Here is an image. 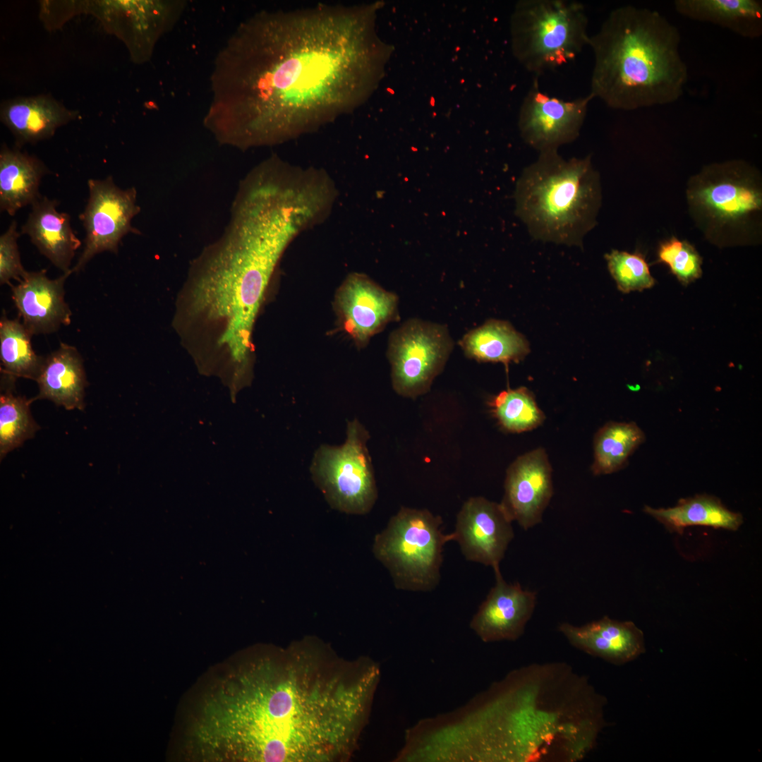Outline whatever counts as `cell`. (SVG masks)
<instances>
[{"label":"cell","instance_id":"obj_1","mask_svg":"<svg viewBox=\"0 0 762 762\" xmlns=\"http://www.w3.org/2000/svg\"><path fill=\"white\" fill-rule=\"evenodd\" d=\"M380 679L373 659L344 658L307 636L240 664L205 698L193 737L217 761H345Z\"/></svg>","mask_w":762,"mask_h":762},{"label":"cell","instance_id":"obj_2","mask_svg":"<svg viewBox=\"0 0 762 762\" xmlns=\"http://www.w3.org/2000/svg\"><path fill=\"white\" fill-rule=\"evenodd\" d=\"M349 12H262L217 53L203 124L241 150L272 145L350 107L357 53Z\"/></svg>","mask_w":762,"mask_h":762},{"label":"cell","instance_id":"obj_3","mask_svg":"<svg viewBox=\"0 0 762 762\" xmlns=\"http://www.w3.org/2000/svg\"><path fill=\"white\" fill-rule=\"evenodd\" d=\"M310 227L291 194L263 183L238 186L222 234L192 263L176 323L198 344L236 363L250 360L255 318L289 244Z\"/></svg>","mask_w":762,"mask_h":762},{"label":"cell","instance_id":"obj_4","mask_svg":"<svg viewBox=\"0 0 762 762\" xmlns=\"http://www.w3.org/2000/svg\"><path fill=\"white\" fill-rule=\"evenodd\" d=\"M680 42L678 28L658 11L631 5L612 10L590 35V95L624 111L675 102L688 80Z\"/></svg>","mask_w":762,"mask_h":762},{"label":"cell","instance_id":"obj_5","mask_svg":"<svg viewBox=\"0 0 762 762\" xmlns=\"http://www.w3.org/2000/svg\"><path fill=\"white\" fill-rule=\"evenodd\" d=\"M515 202L516 215L533 238L582 247L598 224L600 174L591 156L565 159L558 150L542 152L521 173Z\"/></svg>","mask_w":762,"mask_h":762},{"label":"cell","instance_id":"obj_6","mask_svg":"<svg viewBox=\"0 0 762 762\" xmlns=\"http://www.w3.org/2000/svg\"><path fill=\"white\" fill-rule=\"evenodd\" d=\"M761 179L757 168L733 159L706 165L689 179V212L708 241L719 247L759 243Z\"/></svg>","mask_w":762,"mask_h":762},{"label":"cell","instance_id":"obj_7","mask_svg":"<svg viewBox=\"0 0 762 762\" xmlns=\"http://www.w3.org/2000/svg\"><path fill=\"white\" fill-rule=\"evenodd\" d=\"M583 4L571 0H524L513 18L515 54L537 76L574 60L588 46Z\"/></svg>","mask_w":762,"mask_h":762},{"label":"cell","instance_id":"obj_8","mask_svg":"<svg viewBox=\"0 0 762 762\" xmlns=\"http://www.w3.org/2000/svg\"><path fill=\"white\" fill-rule=\"evenodd\" d=\"M427 509L401 507L375 536L373 552L389 571L397 589L430 591L440 580L444 545L454 533Z\"/></svg>","mask_w":762,"mask_h":762},{"label":"cell","instance_id":"obj_9","mask_svg":"<svg viewBox=\"0 0 762 762\" xmlns=\"http://www.w3.org/2000/svg\"><path fill=\"white\" fill-rule=\"evenodd\" d=\"M369 438L368 431L354 418L347 423L343 445H322L315 451L310 471L331 508L362 515L373 507L377 489L367 446Z\"/></svg>","mask_w":762,"mask_h":762},{"label":"cell","instance_id":"obj_10","mask_svg":"<svg viewBox=\"0 0 762 762\" xmlns=\"http://www.w3.org/2000/svg\"><path fill=\"white\" fill-rule=\"evenodd\" d=\"M454 342L442 324L413 318L390 334L387 357L394 390L416 398L428 392L444 369Z\"/></svg>","mask_w":762,"mask_h":762},{"label":"cell","instance_id":"obj_11","mask_svg":"<svg viewBox=\"0 0 762 762\" xmlns=\"http://www.w3.org/2000/svg\"><path fill=\"white\" fill-rule=\"evenodd\" d=\"M184 1H71L73 16H95L109 33L126 45L138 64L150 60L156 43L170 31L185 10Z\"/></svg>","mask_w":762,"mask_h":762},{"label":"cell","instance_id":"obj_12","mask_svg":"<svg viewBox=\"0 0 762 762\" xmlns=\"http://www.w3.org/2000/svg\"><path fill=\"white\" fill-rule=\"evenodd\" d=\"M87 186V202L79 216L85 231V245L71 268L72 273L83 270L97 254L104 251L117 253L126 235L139 233L131 224L140 211L134 187L122 189L111 176L104 179H89Z\"/></svg>","mask_w":762,"mask_h":762},{"label":"cell","instance_id":"obj_13","mask_svg":"<svg viewBox=\"0 0 762 762\" xmlns=\"http://www.w3.org/2000/svg\"><path fill=\"white\" fill-rule=\"evenodd\" d=\"M592 99L590 94L570 100L552 97L540 90L535 78L520 111L522 138L539 153L558 150L577 139Z\"/></svg>","mask_w":762,"mask_h":762},{"label":"cell","instance_id":"obj_14","mask_svg":"<svg viewBox=\"0 0 762 762\" xmlns=\"http://www.w3.org/2000/svg\"><path fill=\"white\" fill-rule=\"evenodd\" d=\"M334 308L339 325L362 346L397 318L398 298L368 276L353 273L338 288Z\"/></svg>","mask_w":762,"mask_h":762},{"label":"cell","instance_id":"obj_15","mask_svg":"<svg viewBox=\"0 0 762 762\" xmlns=\"http://www.w3.org/2000/svg\"><path fill=\"white\" fill-rule=\"evenodd\" d=\"M512 523L500 503L472 497L456 516L454 540L467 560L500 567L514 537Z\"/></svg>","mask_w":762,"mask_h":762},{"label":"cell","instance_id":"obj_16","mask_svg":"<svg viewBox=\"0 0 762 762\" xmlns=\"http://www.w3.org/2000/svg\"><path fill=\"white\" fill-rule=\"evenodd\" d=\"M500 503L512 521L524 530L542 521L553 494L552 467L543 448L517 457L507 470Z\"/></svg>","mask_w":762,"mask_h":762},{"label":"cell","instance_id":"obj_17","mask_svg":"<svg viewBox=\"0 0 762 762\" xmlns=\"http://www.w3.org/2000/svg\"><path fill=\"white\" fill-rule=\"evenodd\" d=\"M493 570L495 586L472 617L470 627L485 643L516 641L533 613L536 593L518 583H507L500 567Z\"/></svg>","mask_w":762,"mask_h":762},{"label":"cell","instance_id":"obj_18","mask_svg":"<svg viewBox=\"0 0 762 762\" xmlns=\"http://www.w3.org/2000/svg\"><path fill=\"white\" fill-rule=\"evenodd\" d=\"M72 272L49 279L45 270L27 272L11 296L22 322L32 334L56 332L71 322V310L65 301L64 284Z\"/></svg>","mask_w":762,"mask_h":762},{"label":"cell","instance_id":"obj_19","mask_svg":"<svg viewBox=\"0 0 762 762\" xmlns=\"http://www.w3.org/2000/svg\"><path fill=\"white\" fill-rule=\"evenodd\" d=\"M558 629L575 648L612 664H625L645 652L643 631L631 621L605 616L578 627L562 623Z\"/></svg>","mask_w":762,"mask_h":762},{"label":"cell","instance_id":"obj_20","mask_svg":"<svg viewBox=\"0 0 762 762\" xmlns=\"http://www.w3.org/2000/svg\"><path fill=\"white\" fill-rule=\"evenodd\" d=\"M78 116V110L68 109L49 95L6 99L0 107L1 121L13 135L18 148L52 138Z\"/></svg>","mask_w":762,"mask_h":762},{"label":"cell","instance_id":"obj_21","mask_svg":"<svg viewBox=\"0 0 762 762\" xmlns=\"http://www.w3.org/2000/svg\"><path fill=\"white\" fill-rule=\"evenodd\" d=\"M59 202L40 196L21 227L40 253L63 273L72 272L71 265L81 241L71 224V217L56 210Z\"/></svg>","mask_w":762,"mask_h":762},{"label":"cell","instance_id":"obj_22","mask_svg":"<svg viewBox=\"0 0 762 762\" xmlns=\"http://www.w3.org/2000/svg\"><path fill=\"white\" fill-rule=\"evenodd\" d=\"M39 393L33 399H48L67 410H83L87 385L82 356L65 343L45 357L37 379Z\"/></svg>","mask_w":762,"mask_h":762},{"label":"cell","instance_id":"obj_23","mask_svg":"<svg viewBox=\"0 0 762 762\" xmlns=\"http://www.w3.org/2000/svg\"><path fill=\"white\" fill-rule=\"evenodd\" d=\"M49 172L35 156L2 146L0 152V209L14 216L21 208L32 205L41 195L39 187Z\"/></svg>","mask_w":762,"mask_h":762},{"label":"cell","instance_id":"obj_24","mask_svg":"<svg viewBox=\"0 0 762 762\" xmlns=\"http://www.w3.org/2000/svg\"><path fill=\"white\" fill-rule=\"evenodd\" d=\"M674 7L692 20L710 23L745 38L762 35V2L758 0H675Z\"/></svg>","mask_w":762,"mask_h":762},{"label":"cell","instance_id":"obj_25","mask_svg":"<svg viewBox=\"0 0 762 762\" xmlns=\"http://www.w3.org/2000/svg\"><path fill=\"white\" fill-rule=\"evenodd\" d=\"M459 344L469 358L505 365L522 361L530 352L523 334L509 322L495 319L468 332Z\"/></svg>","mask_w":762,"mask_h":762},{"label":"cell","instance_id":"obj_26","mask_svg":"<svg viewBox=\"0 0 762 762\" xmlns=\"http://www.w3.org/2000/svg\"><path fill=\"white\" fill-rule=\"evenodd\" d=\"M643 511L668 530L679 533L691 526L736 531L743 522L741 514L729 510L719 498L707 494L681 499L677 505L669 508L645 506Z\"/></svg>","mask_w":762,"mask_h":762},{"label":"cell","instance_id":"obj_27","mask_svg":"<svg viewBox=\"0 0 762 762\" xmlns=\"http://www.w3.org/2000/svg\"><path fill=\"white\" fill-rule=\"evenodd\" d=\"M645 439L643 431L636 423H607L594 437L593 473L610 474L622 468Z\"/></svg>","mask_w":762,"mask_h":762},{"label":"cell","instance_id":"obj_28","mask_svg":"<svg viewBox=\"0 0 762 762\" xmlns=\"http://www.w3.org/2000/svg\"><path fill=\"white\" fill-rule=\"evenodd\" d=\"M32 334L18 318L5 315L0 320V359L4 376L13 380L23 377L37 380L45 357L37 355L31 343Z\"/></svg>","mask_w":762,"mask_h":762},{"label":"cell","instance_id":"obj_29","mask_svg":"<svg viewBox=\"0 0 762 762\" xmlns=\"http://www.w3.org/2000/svg\"><path fill=\"white\" fill-rule=\"evenodd\" d=\"M2 383V382H1ZM4 390L0 396V456L20 447L39 429L32 417L30 404L34 399L14 394V380L4 377Z\"/></svg>","mask_w":762,"mask_h":762},{"label":"cell","instance_id":"obj_30","mask_svg":"<svg viewBox=\"0 0 762 762\" xmlns=\"http://www.w3.org/2000/svg\"><path fill=\"white\" fill-rule=\"evenodd\" d=\"M489 404L500 425L510 433L533 430L545 418L534 395L524 387L503 390L495 396Z\"/></svg>","mask_w":762,"mask_h":762},{"label":"cell","instance_id":"obj_31","mask_svg":"<svg viewBox=\"0 0 762 762\" xmlns=\"http://www.w3.org/2000/svg\"><path fill=\"white\" fill-rule=\"evenodd\" d=\"M605 258L610 275L621 292L641 291L655 284L642 253L612 250L605 255Z\"/></svg>","mask_w":762,"mask_h":762},{"label":"cell","instance_id":"obj_32","mask_svg":"<svg viewBox=\"0 0 762 762\" xmlns=\"http://www.w3.org/2000/svg\"><path fill=\"white\" fill-rule=\"evenodd\" d=\"M658 262L666 265L683 285L696 281L702 275V257L691 243L675 236L659 244Z\"/></svg>","mask_w":762,"mask_h":762},{"label":"cell","instance_id":"obj_33","mask_svg":"<svg viewBox=\"0 0 762 762\" xmlns=\"http://www.w3.org/2000/svg\"><path fill=\"white\" fill-rule=\"evenodd\" d=\"M21 234L17 230L13 220L0 236V283L11 284V279L18 282L27 273L21 262L18 238Z\"/></svg>","mask_w":762,"mask_h":762}]
</instances>
